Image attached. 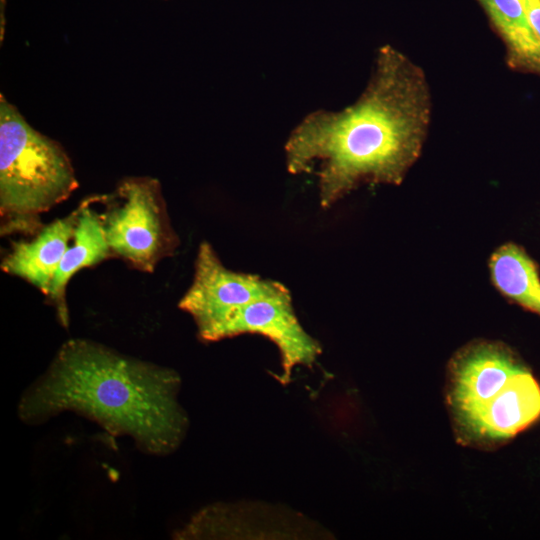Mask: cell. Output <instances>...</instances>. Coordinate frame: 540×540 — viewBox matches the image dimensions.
I'll use <instances>...</instances> for the list:
<instances>
[{"label": "cell", "instance_id": "1", "mask_svg": "<svg viewBox=\"0 0 540 540\" xmlns=\"http://www.w3.org/2000/svg\"><path fill=\"white\" fill-rule=\"evenodd\" d=\"M430 108L423 71L383 46L354 104L314 111L293 129L285 143L286 168L294 175L316 173L324 209L363 183L397 185L420 154Z\"/></svg>", "mask_w": 540, "mask_h": 540}, {"label": "cell", "instance_id": "2", "mask_svg": "<svg viewBox=\"0 0 540 540\" xmlns=\"http://www.w3.org/2000/svg\"><path fill=\"white\" fill-rule=\"evenodd\" d=\"M180 387L181 378L171 368L73 338L22 394L18 416L37 425L73 411L112 435L131 437L147 454L166 456L180 447L189 429Z\"/></svg>", "mask_w": 540, "mask_h": 540}, {"label": "cell", "instance_id": "3", "mask_svg": "<svg viewBox=\"0 0 540 540\" xmlns=\"http://www.w3.org/2000/svg\"><path fill=\"white\" fill-rule=\"evenodd\" d=\"M446 403L457 440L489 449L540 417V386L510 348L476 341L449 363Z\"/></svg>", "mask_w": 540, "mask_h": 540}, {"label": "cell", "instance_id": "4", "mask_svg": "<svg viewBox=\"0 0 540 540\" xmlns=\"http://www.w3.org/2000/svg\"><path fill=\"white\" fill-rule=\"evenodd\" d=\"M78 187L63 147L35 130L6 98L0 97L1 235L33 236L40 215Z\"/></svg>", "mask_w": 540, "mask_h": 540}, {"label": "cell", "instance_id": "5", "mask_svg": "<svg viewBox=\"0 0 540 540\" xmlns=\"http://www.w3.org/2000/svg\"><path fill=\"white\" fill-rule=\"evenodd\" d=\"M104 200L107 206L99 215L111 256L151 273L161 260L175 253L180 240L157 179L124 178Z\"/></svg>", "mask_w": 540, "mask_h": 540}, {"label": "cell", "instance_id": "6", "mask_svg": "<svg viewBox=\"0 0 540 540\" xmlns=\"http://www.w3.org/2000/svg\"><path fill=\"white\" fill-rule=\"evenodd\" d=\"M242 334L260 335L277 347L281 360L279 381L285 385L298 366H312L322 352L320 343L301 325L286 286L246 301L224 321L216 341Z\"/></svg>", "mask_w": 540, "mask_h": 540}, {"label": "cell", "instance_id": "7", "mask_svg": "<svg viewBox=\"0 0 540 540\" xmlns=\"http://www.w3.org/2000/svg\"><path fill=\"white\" fill-rule=\"evenodd\" d=\"M278 285V281L228 269L213 247L203 241L197 251L193 281L178 306L192 317L202 341L215 342L218 329L235 309Z\"/></svg>", "mask_w": 540, "mask_h": 540}, {"label": "cell", "instance_id": "8", "mask_svg": "<svg viewBox=\"0 0 540 540\" xmlns=\"http://www.w3.org/2000/svg\"><path fill=\"white\" fill-rule=\"evenodd\" d=\"M78 211L43 225L28 240L13 242L1 262L5 273L49 294L55 273L73 237Z\"/></svg>", "mask_w": 540, "mask_h": 540}, {"label": "cell", "instance_id": "9", "mask_svg": "<svg viewBox=\"0 0 540 540\" xmlns=\"http://www.w3.org/2000/svg\"><path fill=\"white\" fill-rule=\"evenodd\" d=\"M92 198L77 208V220L73 237L55 273L49 294L46 296L54 306L60 324L69 326V310L66 289L71 278L86 267L94 266L111 257L100 215L91 207Z\"/></svg>", "mask_w": 540, "mask_h": 540}, {"label": "cell", "instance_id": "10", "mask_svg": "<svg viewBox=\"0 0 540 540\" xmlns=\"http://www.w3.org/2000/svg\"><path fill=\"white\" fill-rule=\"evenodd\" d=\"M502 38L511 68L540 75V39L519 0H477Z\"/></svg>", "mask_w": 540, "mask_h": 540}, {"label": "cell", "instance_id": "11", "mask_svg": "<svg viewBox=\"0 0 540 540\" xmlns=\"http://www.w3.org/2000/svg\"><path fill=\"white\" fill-rule=\"evenodd\" d=\"M492 280L506 297L540 315V278L534 261L519 246L498 248L489 263Z\"/></svg>", "mask_w": 540, "mask_h": 540}, {"label": "cell", "instance_id": "12", "mask_svg": "<svg viewBox=\"0 0 540 540\" xmlns=\"http://www.w3.org/2000/svg\"><path fill=\"white\" fill-rule=\"evenodd\" d=\"M533 31L540 39V0H519Z\"/></svg>", "mask_w": 540, "mask_h": 540}]
</instances>
